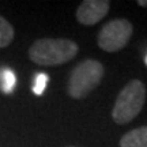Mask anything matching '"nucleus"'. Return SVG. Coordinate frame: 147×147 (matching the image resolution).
Returning a JSON list of instances; mask_svg holds the SVG:
<instances>
[{"instance_id": "1", "label": "nucleus", "mask_w": 147, "mask_h": 147, "mask_svg": "<svg viewBox=\"0 0 147 147\" xmlns=\"http://www.w3.org/2000/svg\"><path fill=\"white\" fill-rule=\"evenodd\" d=\"M78 51V44L68 38H41L30 47L29 57L38 65L53 67L72 60Z\"/></svg>"}, {"instance_id": "2", "label": "nucleus", "mask_w": 147, "mask_h": 147, "mask_svg": "<svg viewBox=\"0 0 147 147\" xmlns=\"http://www.w3.org/2000/svg\"><path fill=\"white\" fill-rule=\"evenodd\" d=\"M146 101V86L139 79H134L123 87L112 110V117L117 124L132 121L143 109Z\"/></svg>"}, {"instance_id": "3", "label": "nucleus", "mask_w": 147, "mask_h": 147, "mask_svg": "<svg viewBox=\"0 0 147 147\" xmlns=\"http://www.w3.org/2000/svg\"><path fill=\"white\" fill-rule=\"evenodd\" d=\"M104 65L93 59L79 63L69 75L68 94L75 100L84 98L101 83L104 78Z\"/></svg>"}, {"instance_id": "4", "label": "nucleus", "mask_w": 147, "mask_h": 147, "mask_svg": "<svg viewBox=\"0 0 147 147\" xmlns=\"http://www.w3.org/2000/svg\"><path fill=\"white\" fill-rule=\"evenodd\" d=\"M134 33V26L127 19H113L108 22L98 33V47L105 52H119L125 47Z\"/></svg>"}, {"instance_id": "5", "label": "nucleus", "mask_w": 147, "mask_h": 147, "mask_svg": "<svg viewBox=\"0 0 147 147\" xmlns=\"http://www.w3.org/2000/svg\"><path fill=\"white\" fill-rule=\"evenodd\" d=\"M109 7L110 3L105 0H84L76 10V19L84 26H93L105 18Z\"/></svg>"}, {"instance_id": "6", "label": "nucleus", "mask_w": 147, "mask_h": 147, "mask_svg": "<svg viewBox=\"0 0 147 147\" xmlns=\"http://www.w3.org/2000/svg\"><path fill=\"white\" fill-rule=\"evenodd\" d=\"M120 147H147V127L127 132L120 140Z\"/></svg>"}, {"instance_id": "7", "label": "nucleus", "mask_w": 147, "mask_h": 147, "mask_svg": "<svg viewBox=\"0 0 147 147\" xmlns=\"http://www.w3.org/2000/svg\"><path fill=\"white\" fill-rule=\"evenodd\" d=\"M14 38V27L0 15V48H7Z\"/></svg>"}, {"instance_id": "8", "label": "nucleus", "mask_w": 147, "mask_h": 147, "mask_svg": "<svg viewBox=\"0 0 147 147\" xmlns=\"http://www.w3.org/2000/svg\"><path fill=\"white\" fill-rule=\"evenodd\" d=\"M15 84L16 78L11 69H4L3 72H0V89H1L3 93H5V94L12 93Z\"/></svg>"}, {"instance_id": "9", "label": "nucleus", "mask_w": 147, "mask_h": 147, "mask_svg": "<svg viewBox=\"0 0 147 147\" xmlns=\"http://www.w3.org/2000/svg\"><path fill=\"white\" fill-rule=\"evenodd\" d=\"M48 75L45 74H37L36 78H34V83H33V91L34 94L40 95L44 93V90L47 87V83H48Z\"/></svg>"}, {"instance_id": "10", "label": "nucleus", "mask_w": 147, "mask_h": 147, "mask_svg": "<svg viewBox=\"0 0 147 147\" xmlns=\"http://www.w3.org/2000/svg\"><path fill=\"white\" fill-rule=\"evenodd\" d=\"M138 4L142 5V7H147V1H144V0H139V1H138Z\"/></svg>"}, {"instance_id": "11", "label": "nucleus", "mask_w": 147, "mask_h": 147, "mask_svg": "<svg viewBox=\"0 0 147 147\" xmlns=\"http://www.w3.org/2000/svg\"><path fill=\"white\" fill-rule=\"evenodd\" d=\"M146 64H147V57H146Z\"/></svg>"}, {"instance_id": "12", "label": "nucleus", "mask_w": 147, "mask_h": 147, "mask_svg": "<svg viewBox=\"0 0 147 147\" xmlns=\"http://www.w3.org/2000/svg\"><path fill=\"white\" fill-rule=\"evenodd\" d=\"M71 147H74V146H71Z\"/></svg>"}, {"instance_id": "13", "label": "nucleus", "mask_w": 147, "mask_h": 147, "mask_svg": "<svg viewBox=\"0 0 147 147\" xmlns=\"http://www.w3.org/2000/svg\"><path fill=\"white\" fill-rule=\"evenodd\" d=\"M0 72H1V71H0Z\"/></svg>"}]
</instances>
